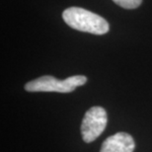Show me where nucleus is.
<instances>
[{"label": "nucleus", "instance_id": "f257e3e1", "mask_svg": "<svg viewBox=\"0 0 152 152\" xmlns=\"http://www.w3.org/2000/svg\"><path fill=\"white\" fill-rule=\"evenodd\" d=\"M64 22L72 29L94 35L107 34L110 30L109 23L98 14L80 7H70L63 11Z\"/></svg>", "mask_w": 152, "mask_h": 152}, {"label": "nucleus", "instance_id": "7ed1b4c3", "mask_svg": "<svg viewBox=\"0 0 152 152\" xmlns=\"http://www.w3.org/2000/svg\"><path fill=\"white\" fill-rule=\"evenodd\" d=\"M108 124L107 112L102 107H92L85 114L81 124V134L85 142L90 143L102 134Z\"/></svg>", "mask_w": 152, "mask_h": 152}, {"label": "nucleus", "instance_id": "39448f33", "mask_svg": "<svg viewBox=\"0 0 152 152\" xmlns=\"http://www.w3.org/2000/svg\"><path fill=\"white\" fill-rule=\"evenodd\" d=\"M113 1L124 9H135L142 3V0H113Z\"/></svg>", "mask_w": 152, "mask_h": 152}, {"label": "nucleus", "instance_id": "f03ea898", "mask_svg": "<svg viewBox=\"0 0 152 152\" xmlns=\"http://www.w3.org/2000/svg\"><path fill=\"white\" fill-rule=\"evenodd\" d=\"M86 82L87 78L83 75L70 76L64 80H58L53 76L45 75L28 82L25 85V90L28 92L70 93Z\"/></svg>", "mask_w": 152, "mask_h": 152}, {"label": "nucleus", "instance_id": "20e7f679", "mask_svg": "<svg viewBox=\"0 0 152 152\" xmlns=\"http://www.w3.org/2000/svg\"><path fill=\"white\" fill-rule=\"evenodd\" d=\"M134 147L132 135L126 132H118L103 142L100 152H133Z\"/></svg>", "mask_w": 152, "mask_h": 152}]
</instances>
